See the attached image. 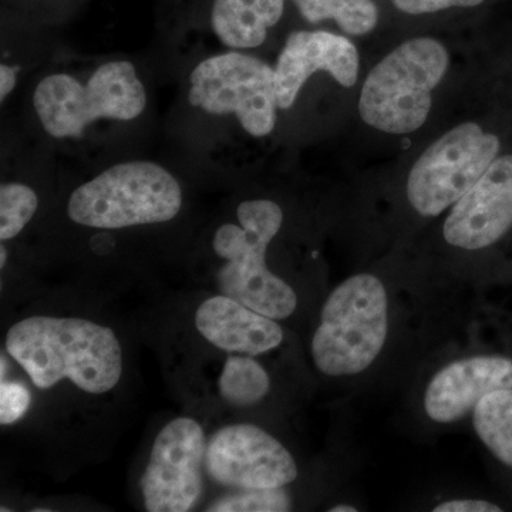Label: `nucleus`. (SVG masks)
<instances>
[{"instance_id": "nucleus-11", "label": "nucleus", "mask_w": 512, "mask_h": 512, "mask_svg": "<svg viewBox=\"0 0 512 512\" xmlns=\"http://www.w3.org/2000/svg\"><path fill=\"white\" fill-rule=\"evenodd\" d=\"M512 228V153L501 154L483 177L454 204L443 234L453 247L480 251Z\"/></svg>"}, {"instance_id": "nucleus-26", "label": "nucleus", "mask_w": 512, "mask_h": 512, "mask_svg": "<svg viewBox=\"0 0 512 512\" xmlns=\"http://www.w3.org/2000/svg\"><path fill=\"white\" fill-rule=\"evenodd\" d=\"M6 261H8V251H6L5 245L0 248V268H5Z\"/></svg>"}, {"instance_id": "nucleus-2", "label": "nucleus", "mask_w": 512, "mask_h": 512, "mask_svg": "<svg viewBox=\"0 0 512 512\" xmlns=\"http://www.w3.org/2000/svg\"><path fill=\"white\" fill-rule=\"evenodd\" d=\"M237 217L239 225H222L212 241L215 254L225 261L217 274L222 295L268 318H289L298 296L266 265V251L281 231L284 212L274 201L248 200L239 205Z\"/></svg>"}, {"instance_id": "nucleus-13", "label": "nucleus", "mask_w": 512, "mask_h": 512, "mask_svg": "<svg viewBox=\"0 0 512 512\" xmlns=\"http://www.w3.org/2000/svg\"><path fill=\"white\" fill-rule=\"evenodd\" d=\"M500 389H512L511 359L476 356L457 360L431 379L424 410L436 423H454L474 410L485 394Z\"/></svg>"}, {"instance_id": "nucleus-14", "label": "nucleus", "mask_w": 512, "mask_h": 512, "mask_svg": "<svg viewBox=\"0 0 512 512\" xmlns=\"http://www.w3.org/2000/svg\"><path fill=\"white\" fill-rule=\"evenodd\" d=\"M195 326L211 345L228 353L264 355L284 342V330L275 319L227 295L202 303L195 313Z\"/></svg>"}, {"instance_id": "nucleus-19", "label": "nucleus", "mask_w": 512, "mask_h": 512, "mask_svg": "<svg viewBox=\"0 0 512 512\" xmlns=\"http://www.w3.org/2000/svg\"><path fill=\"white\" fill-rule=\"evenodd\" d=\"M39 207V198L25 184L10 183L0 187V239L18 237Z\"/></svg>"}, {"instance_id": "nucleus-15", "label": "nucleus", "mask_w": 512, "mask_h": 512, "mask_svg": "<svg viewBox=\"0 0 512 512\" xmlns=\"http://www.w3.org/2000/svg\"><path fill=\"white\" fill-rule=\"evenodd\" d=\"M284 10L285 0H214L212 30L231 49H254L265 42Z\"/></svg>"}, {"instance_id": "nucleus-10", "label": "nucleus", "mask_w": 512, "mask_h": 512, "mask_svg": "<svg viewBox=\"0 0 512 512\" xmlns=\"http://www.w3.org/2000/svg\"><path fill=\"white\" fill-rule=\"evenodd\" d=\"M205 468L215 483L237 490L285 487L298 478L291 453L252 424L218 430L205 451Z\"/></svg>"}, {"instance_id": "nucleus-17", "label": "nucleus", "mask_w": 512, "mask_h": 512, "mask_svg": "<svg viewBox=\"0 0 512 512\" xmlns=\"http://www.w3.org/2000/svg\"><path fill=\"white\" fill-rule=\"evenodd\" d=\"M306 22L335 20L350 36H363L376 28L379 9L373 0H292Z\"/></svg>"}, {"instance_id": "nucleus-24", "label": "nucleus", "mask_w": 512, "mask_h": 512, "mask_svg": "<svg viewBox=\"0 0 512 512\" xmlns=\"http://www.w3.org/2000/svg\"><path fill=\"white\" fill-rule=\"evenodd\" d=\"M18 80V73L15 67L3 63L0 66V100L5 101L6 97L13 92Z\"/></svg>"}, {"instance_id": "nucleus-18", "label": "nucleus", "mask_w": 512, "mask_h": 512, "mask_svg": "<svg viewBox=\"0 0 512 512\" xmlns=\"http://www.w3.org/2000/svg\"><path fill=\"white\" fill-rule=\"evenodd\" d=\"M218 389L225 402L247 407L261 402L271 390V380L264 367L245 356H229L218 380Z\"/></svg>"}, {"instance_id": "nucleus-4", "label": "nucleus", "mask_w": 512, "mask_h": 512, "mask_svg": "<svg viewBox=\"0 0 512 512\" xmlns=\"http://www.w3.org/2000/svg\"><path fill=\"white\" fill-rule=\"evenodd\" d=\"M389 303L386 288L370 274L342 282L325 302L312 339V357L320 372L332 377L362 373L386 343Z\"/></svg>"}, {"instance_id": "nucleus-9", "label": "nucleus", "mask_w": 512, "mask_h": 512, "mask_svg": "<svg viewBox=\"0 0 512 512\" xmlns=\"http://www.w3.org/2000/svg\"><path fill=\"white\" fill-rule=\"evenodd\" d=\"M204 431L197 421L180 417L158 433L141 478L148 512H187L200 500L205 463Z\"/></svg>"}, {"instance_id": "nucleus-1", "label": "nucleus", "mask_w": 512, "mask_h": 512, "mask_svg": "<svg viewBox=\"0 0 512 512\" xmlns=\"http://www.w3.org/2000/svg\"><path fill=\"white\" fill-rule=\"evenodd\" d=\"M6 350L43 390L69 379L83 392L109 393L123 375L116 333L92 320L30 316L9 329Z\"/></svg>"}, {"instance_id": "nucleus-7", "label": "nucleus", "mask_w": 512, "mask_h": 512, "mask_svg": "<svg viewBox=\"0 0 512 512\" xmlns=\"http://www.w3.org/2000/svg\"><path fill=\"white\" fill-rule=\"evenodd\" d=\"M500 134L474 121L451 128L419 157L407 178V200L423 217H437L483 177L503 153Z\"/></svg>"}, {"instance_id": "nucleus-21", "label": "nucleus", "mask_w": 512, "mask_h": 512, "mask_svg": "<svg viewBox=\"0 0 512 512\" xmlns=\"http://www.w3.org/2000/svg\"><path fill=\"white\" fill-rule=\"evenodd\" d=\"M30 392L23 384L16 382L0 383V423L2 426L16 423L28 413Z\"/></svg>"}, {"instance_id": "nucleus-16", "label": "nucleus", "mask_w": 512, "mask_h": 512, "mask_svg": "<svg viewBox=\"0 0 512 512\" xmlns=\"http://www.w3.org/2000/svg\"><path fill=\"white\" fill-rule=\"evenodd\" d=\"M473 423L484 446L512 468V389L485 394L474 407Z\"/></svg>"}, {"instance_id": "nucleus-22", "label": "nucleus", "mask_w": 512, "mask_h": 512, "mask_svg": "<svg viewBox=\"0 0 512 512\" xmlns=\"http://www.w3.org/2000/svg\"><path fill=\"white\" fill-rule=\"evenodd\" d=\"M400 12L407 15H429L453 8H477L485 0H392Z\"/></svg>"}, {"instance_id": "nucleus-25", "label": "nucleus", "mask_w": 512, "mask_h": 512, "mask_svg": "<svg viewBox=\"0 0 512 512\" xmlns=\"http://www.w3.org/2000/svg\"><path fill=\"white\" fill-rule=\"evenodd\" d=\"M329 512H357V508L352 505H336V507L330 508Z\"/></svg>"}, {"instance_id": "nucleus-23", "label": "nucleus", "mask_w": 512, "mask_h": 512, "mask_svg": "<svg viewBox=\"0 0 512 512\" xmlns=\"http://www.w3.org/2000/svg\"><path fill=\"white\" fill-rule=\"evenodd\" d=\"M434 512H501L503 508L484 500H451L433 508Z\"/></svg>"}, {"instance_id": "nucleus-12", "label": "nucleus", "mask_w": 512, "mask_h": 512, "mask_svg": "<svg viewBox=\"0 0 512 512\" xmlns=\"http://www.w3.org/2000/svg\"><path fill=\"white\" fill-rule=\"evenodd\" d=\"M329 73L343 87H353L359 76V53L348 37L325 30H299L286 39L275 67L279 109H291L313 74Z\"/></svg>"}, {"instance_id": "nucleus-20", "label": "nucleus", "mask_w": 512, "mask_h": 512, "mask_svg": "<svg viewBox=\"0 0 512 512\" xmlns=\"http://www.w3.org/2000/svg\"><path fill=\"white\" fill-rule=\"evenodd\" d=\"M292 501L284 487L238 490L218 498L207 508L211 512H286Z\"/></svg>"}, {"instance_id": "nucleus-3", "label": "nucleus", "mask_w": 512, "mask_h": 512, "mask_svg": "<svg viewBox=\"0 0 512 512\" xmlns=\"http://www.w3.org/2000/svg\"><path fill=\"white\" fill-rule=\"evenodd\" d=\"M450 64L446 47L433 37L407 40L367 74L359 114L367 126L389 134L419 130L431 110V93Z\"/></svg>"}, {"instance_id": "nucleus-6", "label": "nucleus", "mask_w": 512, "mask_h": 512, "mask_svg": "<svg viewBox=\"0 0 512 512\" xmlns=\"http://www.w3.org/2000/svg\"><path fill=\"white\" fill-rule=\"evenodd\" d=\"M146 104V89L127 60L101 64L86 84L70 74H50L33 94L37 117L55 138H80L94 121L137 119Z\"/></svg>"}, {"instance_id": "nucleus-8", "label": "nucleus", "mask_w": 512, "mask_h": 512, "mask_svg": "<svg viewBox=\"0 0 512 512\" xmlns=\"http://www.w3.org/2000/svg\"><path fill=\"white\" fill-rule=\"evenodd\" d=\"M188 100L214 116L234 114L249 136H269L279 109L275 69L241 52L210 57L192 70Z\"/></svg>"}, {"instance_id": "nucleus-5", "label": "nucleus", "mask_w": 512, "mask_h": 512, "mask_svg": "<svg viewBox=\"0 0 512 512\" xmlns=\"http://www.w3.org/2000/svg\"><path fill=\"white\" fill-rule=\"evenodd\" d=\"M181 205L173 174L151 161H128L74 190L67 212L83 227L121 229L174 220Z\"/></svg>"}]
</instances>
